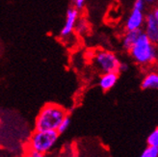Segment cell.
<instances>
[{"label": "cell", "instance_id": "cell-17", "mask_svg": "<svg viewBox=\"0 0 158 157\" xmlns=\"http://www.w3.org/2000/svg\"><path fill=\"white\" fill-rule=\"evenodd\" d=\"M26 155L28 156H31V157H43L44 154L39 152L38 151L34 150V148H31V147H28V151L26 152Z\"/></svg>", "mask_w": 158, "mask_h": 157}, {"label": "cell", "instance_id": "cell-8", "mask_svg": "<svg viewBox=\"0 0 158 157\" xmlns=\"http://www.w3.org/2000/svg\"><path fill=\"white\" fill-rule=\"evenodd\" d=\"M118 79V72H104L102 73L99 81L98 86L101 88L102 91L107 92L113 89Z\"/></svg>", "mask_w": 158, "mask_h": 157}, {"label": "cell", "instance_id": "cell-6", "mask_svg": "<svg viewBox=\"0 0 158 157\" xmlns=\"http://www.w3.org/2000/svg\"><path fill=\"white\" fill-rule=\"evenodd\" d=\"M78 18H79V11L75 9L74 7H69L67 11L65 24L60 32L61 38H68L73 34Z\"/></svg>", "mask_w": 158, "mask_h": 157}, {"label": "cell", "instance_id": "cell-5", "mask_svg": "<svg viewBox=\"0 0 158 157\" xmlns=\"http://www.w3.org/2000/svg\"><path fill=\"white\" fill-rule=\"evenodd\" d=\"M143 32L152 43L158 42V9L154 8L151 12L145 14Z\"/></svg>", "mask_w": 158, "mask_h": 157}, {"label": "cell", "instance_id": "cell-1", "mask_svg": "<svg viewBox=\"0 0 158 157\" xmlns=\"http://www.w3.org/2000/svg\"><path fill=\"white\" fill-rule=\"evenodd\" d=\"M128 52L132 59L141 66L152 65L157 60L156 43L149 40L144 32L140 34Z\"/></svg>", "mask_w": 158, "mask_h": 157}, {"label": "cell", "instance_id": "cell-3", "mask_svg": "<svg viewBox=\"0 0 158 157\" xmlns=\"http://www.w3.org/2000/svg\"><path fill=\"white\" fill-rule=\"evenodd\" d=\"M59 135L57 130H35L29 140V147L44 155L54 147Z\"/></svg>", "mask_w": 158, "mask_h": 157}, {"label": "cell", "instance_id": "cell-13", "mask_svg": "<svg viewBox=\"0 0 158 157\" xmlns=\"http://www.w3.org/2000/svg\"><path fill=\"white\" fill-rule=\"evenodd\" d=\"M69 124H70V118L69 117V115H67L64 119L62 120V122H60L59 126L57 127V132L59 134H63L67 131V129L69 127Z\"/></svg>", "mask_w": 158, "mask_h": 157}, {"label": "cell", "instance_id": "cell-18", "mask_svg": "<svg viewBox=\"0 0 158 157\" xmlns=\"http://www.w3.org/2000/svg\"><path fill=\"white\" fill-rule=\"evenodd\" d=\"M128 65L127 63H124V62H120V65H118V72H126V70H128Z\"/></svg>", "mask_w": 158, "mask_h": 157}, {"label": "cell", "instance_id": "cell-4", "mask_svg": "<svg viewBox=\"0 0 158 157\" xmlns=\"http://www.w3.org/2000/svg\"><path fill=\"white\" fill-rule=\"evenodd\" d=\"M94 65L102 73L104 72H118V65L120 60L111 51L99 50L94 55Z\"/></svg>", "mask_w": 158, "mask_h": 157}, {"label": "cell", "instance_id": "cell-10", "mask_svg": "<svg viewBox=\"0 0 158 157\" xmlns=\"http://www.w3.org/2000/svg\"><path fill=\"white\" fill-rule=\"evenodd\" d=\"M141 88L143 90H157L158 89V73L149 72L142 80Z\"/></svg>", "mask_w": 158, "mask_h": 157}, {"label": "cell", "instance_id": "cell-12", "mask_svg": "<svg viewBox=\"0 0 158 157\" xmlns=\"http://www.w3.org/2000/svg\"><path fill=\"white\" fill-rule=\"evenodd\" d=\"M141 157H157L158 156V147L148 146L140 155Z\"/></svg>", "mask_w": 158, "mask_h": 157}, {"label": "cell", "instance_id": "cell-14", "mask_svg": "<svg viewBox=\"0 0 158 157\" xmlns=\"http://www.w3.org/2000/svg\"><path fill=\"white\" fill-rule=\"evenodd\" d=\"M147 144L148 146L158 147V128H155L151 134L148 136Z\"/></svg>", "mask_w": 158, "mask_h": 157}, {"label": "cell", "instance_id": "cell-7", "mask_svg": "<svg viewBox=\"0 0 158 157\" xmlns=\"http://www.w3.org/2000/svg\"><path fill=\"white\" fill-rule=\"evenodd\" d=\"M144 20H145V11L133 8L127 19L125 21V30L130 31V30L143 29Z\"/></svg>", "mask_w": 158, "mask_h": 157}, {"label": "cell", "instance_id": "cell-2", "mask_svg": "<svg viewBox=\"0 0 158 157\" xmlns=\"http://www.w3.org/2000/svg\"><path fill=\"white\" fill-rule=\"evenodd\" d=\"M67 115L64 107L55 103H47L41 109L37 117L35 130H56Z\"/></svg>", "mask_w": 158, "mask_h": 157}, {"label": "cell", "instance_id": "cell-16", "mask_svg": "<svg viewBox=\"0 0 158 157\" xmlns=\"http://www.w3.org/2000/svg\"><path fill=\"white\" fill-rule=\"evenodd\" d=\"M86 1L87 0H73V5L75 9H77L78 11H81L84 9V7L86 5Z\"/></svg>", "mask_w": 158, "mask_h": 157}, {"label": "cell", "instance_id": "cell-11", "mask_svg": "<svg viewBox=\"0 0 158 157\" xmlns=\"http://www.w3.org/2000/svg\"><path fill=\"white\" fill-rule=\"evenodd\" d=\"M74 30H76V32L78 34H80V35L86 34L89 31V22H88V20H87L85 18L79 15V18H78V19H77V21L75 23Z\"/></svg>", "mask_w": 158, "mask_h": 157}, {"label": "cell", "instance_id": "cell-19", "mask_svg": "<svg viewBox=\"0 0 158 157\" xmlns=\"http://www.w3.org/2000/svg\"><path fill=\"white\" fill-rule=\"evenodd\" d=\"M157 1V0H146L147 3H149V4H153Z\"/></svg>", "mask_w": 158, "mask_h": 157}, {"label": "cell", "instance_id": "cell-15", "mask_svg": "<svg viewBox=\"0 0 158 157\" xmlns=\"http://www.w3.org/2000/svg\"><path fill=\"white\" fill-rule=\"evenodd\" d=\"M146 4H147L146 0H134L133 8H136V9L145 11V9H146Z\"/></svg>", "mask_w": 158, "mask_h": 157}, {"label": "cell", "instance_id": "cell-9", "mask_svg": "<svg viewBox=\"0 0 158 157\" xmlns=\"http://www.w3.org/2000/svg\"><path fill=\"white\" fill-rule=\"evenodd\" d=\"M143 32V29H138V30H130V31H126V33L123 36V39L122 41L123 48L126 50L129 51L130 48L133 46V44L135 43L136 40L140 34Z\"/></svg>", "mask_w": 158, "mask_h": 157}]
</instances>
